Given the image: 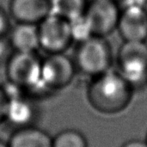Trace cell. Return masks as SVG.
<instances>
[{"mask_svg":"<svg viewBox=\"0 0 147 147\" xmlns=\"http://www.w3.org/2000/svg\"><path fill=\"white\" fill-rule=\"evenodd\" d=\"M134 90L117 69L111 68L91 78L87 96L96 110L113 115L123 111L129 105Z\"/></svg>","mask_w":147,"mask_h":147,"instance_id":"6da1fadb","label":"cell"},{"mask_svg":"<svg viewBox=\"0 0 147 147\" xmlns=\"http://www.w3.org/2000/svg\"><path fill=\"white\" fill-rule=\"evenodd\" d=\"M42 58L37 52H13L5 62L8 82L19 87L27 96H43L51 92L41 81Z\"/></svg>","mask_w":147,"mask_h":147,"instance_id":"7a4b0ae2","label":"cell"},{"mask_svg":"<svg viewBox=\"0 0 147 147\" xmlns=\"http://www.w3.org/2000/svg\"><path fill=\"white\" fill-rule=\"evenodd\" d=\"M73 60L78 71L92 78L112 68L113 49L107 37L92 35L78 43Z\"/></svg>","mask_w":147,"mask_h":147,"instance_id":"3957f363","label":"cell"},{"mask_svg":"<svg viewBox=\"0 0 147 147\" xmlns=\"http://www.w3.org/2000/svg\"><path fill=\"white\" fill-rule=\"evenodd\" d=\"M116 65L117 71L134 90L146 85V41H123L116 54Z\"/></svg>","mask_w":147,"mask_h":147,"instance_id":"277c9868","label":"cell"},{"mask_svg":"<svg viewBox=\"0 0 147 147\" xmlns=\"http://www.w3.org/2000/svg\"><path fill=\"white\" fill-rule=\"evenodd\" d=\"M40 47L47 53H65L74 42L71 22L50 13L38 25Z\"/></svg>","mask_w":147,"mask_h":147,"instance_id":"5b68a950","label":"cell"},{"mask_svg":"<svg viewBox=\"0 0 147 147\" xmlns=\"http://www.w3.org/2000/svg\"><path fill=\"white\" fill-rule=\"evenodd\" d=\"M78 70L73 58L65 53H47L41 61V81L52 92L69 85Z\"/></svg>","mask_w":147,"mask_h":147,"instance_id":"8992f818","label":"cell"},{"mask_svg":"<svg viewBox=\"0 0 147 147\" xmlns=\"http://www.w3.org/2000/svg\"><path fill=\"white\" fill-rule=\"evenodd\" d=\"M121 10L117 0H90L84 16L93 35L107 37L115 31Z\"/></svg>","mask_w":147,"mask_h":147,"instance_id":"52a82bcc","label":"cell"},{"mask_svg":"<svg viewBox=\"0 0 147 147\" xmlns=\"http://www.w3.org/2000/svg\"><path fill=\"white\" fill-rule=\"evenodd\" d=\"M116 31L123 41H147L146 7L121 8Z\"/></svg>","mask_w":147,"mask_h":147,"instance_id":"ba28073f","label":"cell"},{"mask_svg":"<svg viewBox=\"0 0 147 147\" xmlns=\"http://www.w3.org/2000/svg\"><path fill=\"white\" fill-rule=\"evenodd\" d=\"M8 103L5 111L4 121L14 127L21 128L32 126L35 118V109L28 96L20 89H7Z\"/></svg>","mask_w":147,"mask_h":147,"instance_id":"9c48e42d","label":"cell"},{"mask_svg":"<svg viewBox=\"0 0 147 147\" xmlns=\"http://www.w3.org/2000/svg\"><path fill=\"white\" fill-rule=\"evenodd\" d=\"M8 12L16 22L38 25L51 13L50 0H9Z\"/></svg>","mask_w":147,"mask_h":147,"instance_id":"30bf717a","label":"cell"},{"mask_svg":"<svg viewBox=\"0 0 147 147\" xmlns=\"http://www.w3.org/2000/svg\"><path fill=\"white\" fill-rule=\"evenodd\" d=\"M7 40L13 52L34 53L40 49L36 24L16 22L11 26Z\"/></svg>","mask_w":147,"mask_h":147,"instance_id":"8fae6325","label":"cell"},{"mask_svg":"<svg viewBox=\"0 0 147 147\" xmlns=\"http://www.w3.org/2000/svg\"><path fill=\"white\" fill-rule=\"evenodd\" d=\"M9 147H53V138L34 126L17 128L9 138Z\"/></svg>","mask_w":147,"mask_h":147,"instance_id":"7c38bea8","label":"cell"},{"mask_svg":"<svg viewBox=\"0 0 147 147\" xmlns=\"http://www.w3.org/2000/svg\"><path fill=\"white\" fill-rule=\"evenodd\" d=\"M90 0H50L51 13L69 21L83 16Z\"/></svg>","mask_w":147,"mask_h":147,"instance_id":"4fadbf2b","label":"cell"},{"mask_svg":"<svg viewBox=\"0 0 147 147\" xmlns=\"http://www.w3.org/2000/svg\"><path fill=\"white\" fill-rule=\"evenodd\" d=\"M53 147H88L85 137L78 131L67 129L53 138Z\"/></svg>","mask_w":147,"mask_h":147,"instance_id":"5bb4252c","label":"cell"},{"mask_svg":"<svg viewBox=\"0 0 147 147\" xmlns=\"http://www.w3.org/2000/svg\"><path fill=\"white\" fill-rule=\"evenodd\" d=\"M70 22L73 40L77 43H79L93 35L91 28L84 14Z\"/></svg>","mask_w":147,"mask_h":147,"instance_id":"9a60e30c","label":"cell"},{"mask_svg":"<svg viewBox=\"0 0 147 147\" xmlns=\"http://www.w3.org/2000/svg\"><path fill=\"white\" fill-rule=\"evenodd\" d=\"M11 17L8 11L0 6V39L7 38L11 28Z\"/></svg>","mask_w":147,"mask_h":147,"instance_id":"2e32d148","label":"cell"},{"mask_svg":"<svg viewBox=\"0 0 147 147\" xmlns=\"http://www.w3.org/2000/svg\"><path fill=\"white\" fill-rule=\"evenodd\" d=\"M11 49L7 38L0 39V65L3 62H6L8 59L9 53V50Z\"/></svg>","mask_w":147,"mask_h":147,"instance_id":"e0dca14e","label":"cell"},{"mask_svg":"<svg viewBox=\"0 0 147 147\" xmlns=\"http://www.w3.org/2000/svg\"><path fill=\"white\" fill-rule=\"evenodd\" d=\"M8 103V96L4 87L0 85V123L4 121L5 111Z\"/></svg>","mask_w":147,"mask_h":147,"instance_id":"ac0fdd59","label":"cell"},{"mask_svg":"<svg viewBox=\"0 0 147 147\" xmlns=\"http://www.w3.org/2000/svg\"><path fill=\"white\" fill-rule=\"evenodd\" d=\"M121 147H147V141L142 140H132L125 143Z\"/></svg>","mask_w":147,"mask_h":147,"instance_id":"d6986e66","label":"cell"},{"mask_svg":"<svg viewBox=\"0 0 147 147\" xmlns=\"http://www.w3.org/2000/svg\"><path fill=\"white\" fill-rule=\"evenodd\" d=\"M0 147H9V146L8 143H5V142H3V141L0 140Z\"/></svg>","mask_w":147,"mask_h":147,"instance_id":"ffe728a7","label":"cell"},{"mask_svg":"<svg viewBox=\"0 0 147 147\" xmlns=\"http://www.w3.org/2000/svg\"><path fill=\"white\" fill-rule=\"evenodd\" d=\"M146 141H147V136H146Z\"/></svg>","mask_w":147,"mask_h":147,"instance_id":"44dd1931","label":"cell"},{"mask_svg":"<svg viewBox=\"0 0 147 147\" xmlns=\"http://www.w3.org/2000/svg\"><path fill=\"white\" fill-rule=\"evenodd\" d=\"M146 11H147V5H146Z\"/></svg>","mask_w":147,"mask_h":147,"instance_id":"7402d4cb","label":"cell"},{"mask_svg":"<svg viewBox=\"0 0 147 147\" xmlns=\"http://www.w3.org/2000/svg\"><path fill=\"white\" fill-rule=\"evenodd\" d=\"M146 85H147V80H146Z\"/></svg>","mask_w":147,"mask_h":147,"instance_id":"603a6c76","label":"cell"}]
</instances>
